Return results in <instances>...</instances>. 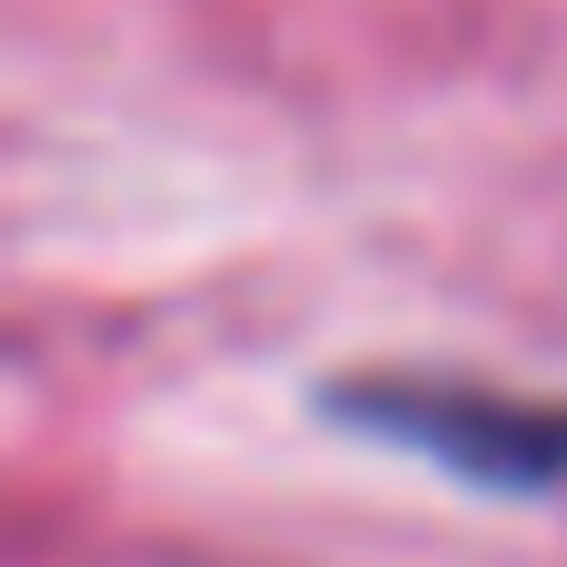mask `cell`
I'll return each mask as SVG.
<instances>
[{"instance_id":"1","label":"cell","mask_w":567,"mask_h":567,"mask_svg":"<svg viewBox=\"0 0 567 567\" xmlns=\"http://www.w3.org/2000/svg\"><path fill=\"white\" fill-rule=\"evenodd\" d=\"M329 399H339V419H359L379 439H409V449L449 458L478 488H548V478H567V409H538V399L439 389V379H349Z\"/></svg>"}]
</instances>
